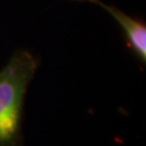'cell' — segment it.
<instances>
[{"instance_id": "7a4b0ae2", "label": "cell", "mask_w": 146, "mask_h": 146, "mask_svg": "<svg viewBox=\"0 0 146 146\" xmlns=\"http://www.w3.org/2000/svg\"><path fill=\"white\" fill-rule=\"evenodd\" d=\"M79 1H88L95 5H99L105 11L110 12V14L116 21L118 22L120 27L125 35L127 43L132 50V52L136 55L141 63L146 62V26L141 21L127 15L122 11L117 9L116 7H111L104 3L102 0H79Z\"/></svg>"}, {"instance_id": "6da1fadb", "label": "cell", "mask_w": 146, "mask_h": 146, "mask_svg": "<svg viewBox=\"0 0 146 146\" xmlns=\"http://www.w3.org/2000/svg\"><path fill=\"white\" fill-rule=\"evenodd\" d=\"M38 65L34 54L19 50L0 70V146H24V100Z\"/></svg>"}]
</instances>
